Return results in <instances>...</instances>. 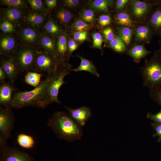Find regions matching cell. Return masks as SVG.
I'll return each mask as SVG.
<instances>
[{
  "instance_id": "cell-30",
  "label": "cell",
  "mask_w": 161,
  "mask_h": 161,
  "mask_svg": "<svg viewBox=\"0 0 161 161\" xmlns=\"http://www.w3.org/2000/svg\"><path fill=\"white\" fill-rule=\"evenodd\" d=\"M41 74L35 72H27L25 76V80L28 84L36 87L40 83Z\"/></svg>"
},
{
  "instance_id": "cell-12",
  "label": "cell",
  "mask_w": 161,
  "mask_h": 161,
  "mask_svg": "<svg viewBox=\"0 0 161 161\" xmlns=\"http://www.w3.org/2000/svg\"><path fill=\"white\" fill-rule=\"evenodd\" d=\"M154 35L153 30L148 24L137 23L134 28V38L136 44H149Z\"/></svg>"
},
{
  "instance_id": "cell-47",
  "label": "cell",
  "mask_w": 161,
  "mask_h": 161,
  "mask_svg": "<svg viewBox=\"0 0 161 161\" xmlns=\"http://www.w3.org/2000/svg\"><path fill=\"white\" fill-rule=\"evenodd\" d=\"M7 139L2 135L0 134V151L1 150L7 146Z\"/></svg>"
},
{
  "instance_id": "cell-29",
  "label": "cell",
  "mask_w": 161,
  "mask_h": 161,
  "mask_svg": "<svg viewBox=\"0 0 161 161\" xmlns=\"http://www.w3.org/2000/svg\"><path fill=\"white\" fill-rule=\"evenodd\" d=\"M109 45L111 48L119 53H124L127 50L126 45L117 35H115L113 39L109 43Z\"/></svg>"
},
{
  "instance_id": "cell-1",
  "label": "cell",
  "mask_w": 161,
  "mask_h": 161,
  "mask_svg": "<svg viewBox=\"0 0 161 161\" xmlns=\"http://www.w3.org/2000/svg\"><path fill=\"white\" fill-rule=\"evenodd\" d=\"M56 71L47 73L45 79L33 89L15 92L9 108L19 109L29 106L43 108L46 107L50 104L48 90Z\"/></svg>"
},
{
  "instance_id": "cell-32",
  "label": "cell",
  "mask_w": 161,
  "mask_h": 161,
  "mask_svg": "<svg viewBox=\"0 0 161 161\" xmlns=\"http://www.w3.org/2000/svg\"><path fill=\"white\" fill-rule=\"evenodd\" d=\"M56 16L58 21L63 24L68 23L72 17L71 13L69 11L62 8L58 10Z\"/></svg>"
},
{
  "instance_id": "cell-37",
  "label": "cell",
  "mask_w": 161,
  "mask_h": 161,
  "mask_svg": "<svg viewBox=\"0 0 161 161\" xmlns=\"http://www.w3.org/2000/svg\"><path fill=\"white\" fill-rule=\"evenodd\" d=\"M93 47L99 49L102 51L101 46L103 38L101 34L98 32H95L92 34Z\"/></svg>"
},
{
  "instance_id": "cell-6",
  "label": "cell",
  "mask_w": 161,
  "mask_h": 161,
  "mask_svg": "<svg viewBox=\"0 0 161 161\" xmlns=\"http://www.w3.org/2000/svg\"><path fill=\"white\" fill-rule=\"evenodd\" d=\"M15 33L20 44L36 48L42 30L30 25L21 23L16 29Z\"/></svg>"
},
{
  "instance_id": "cell-48",
  "label": "cell",
  "mask_w": 161,
  "mask_h": 161,
  "mask_svg": "<svg viewBox=\"0 0 161 161\" xmlns=\"http://www.w3.org/2000/svg\"><path fill=\"white\" fill-rule=\"evenodd\" d=\"M7 78L6 74L1 67L0 66V81L1 83L5 82V79Z\"/></svg>"
},
{
  "instance_id": "cell-13",
  "label": "cell",
  "mask_w": 161,
  "mask_h": 161,
  "mask_svg": "<svg viewBox=\"0 0 161 161\" xmlns=\"http://www.w3.org/2000/svg\"><path fill=\"white\" fill-rule=\"evenodd\" d=\"M49 17V13H41L32 10L24 12L22 23L30 25L42 29Z\"/></svg>"
},
{
  "instance_id": "cell-20",
  "label": "cell",
  "mask_w": 161,
  "mask_h": 161,
  "mask_svg": "<svg viewBox=\"0 0 161 161\" xmlns=\"http://www.w3.org/2000/svg\"><path fill=\"white\" fill-rule=\"evenodd\" d=\"M145 45L144 44H134L130 49L127 50L126 53L132 58L135 63H138L142 58H145L151 53V51L146 49Z\"/></svg>"
},
{
  "instance_id": "cell-27",
  "label": "cell",
  "mask_w": 161,
  "mask_h": 161,
  "mask_svg": "<svg viewBox=\"0 0 161 161\" xmlns=\"http://www.w3.org/2000/svg\"><path fill=\"white\" fill-rule=\"evenodd\" d=\"M0 2L2 5L7 7L17 8L23 11L27 8L28 3L27 1L23 0H0Z\"/></svg>"
},
{
  "instance_id": "cell-39",
  "label": "cell",
  "mask_w": 161,
  "mask_h": 161,
  "mask_svg": "<svg viewBox=\"0 0 161 161\" xmlns=\"http://www.w3.org/2000/svg\"><path fill=\"white\" fill-rule=\"evenodd\" d=\"M103 33L106 41L109 43L113 39L115 35L113 30L110 27L105 28L103 31Z\"/></svg>"
},
{
  "instance_id": "cell-22",
  "label": "cell",
  "mask_w": 161,
  "mask_h": 161,
  "mask_svg": "<svg viewBox=\"0 0 161 161\" xmlns=\"http://www.w3.org/2000/svg\"><path fill=\"white\" fill-rule=\"evenodd\" d=\"M76 56L78 57L80 60V63L79 66L76 68L72 69L71 71L75 72L85 71L89 72L99 78L100 75L97 72L95 67L92 62L86 58L78 55Z\"/></svg>"
},
{
  "instance_id": "cell-42",
  "label": "cell",
  "mask_w": 161,
  "mask_h": 161,
  "mask_svg": "<svg viewBox=\"0 0 161 161\" xmlns=\"http://www.w3.org/2000/svg\"><path fill=\"white\" fill-rule=\"evenodd\" d=\"M146 117L147 118L154 121V123H161V109L159 112L154 114L148 112Z\"/></svg>"
},
{
  "instance_id": "cell-38",
  "label": "cell",
  "mask_w": 161,
  "mask_h": 161,
  "mask_svg": "<svg viewBox=\"0 0 161 161\" xmlns=\"http://www.w3.org/2000/svg\"><path fill=\"white\" fill-rule=\"evenodd\" d=\"M98 21L100 25L103 27L110 24L112 22V19L109 15L104 14L100 16L98 19Z\"/></svg>"
},
{
  "instance_id": "cell-9",
  "label": "cell",
  "mask_w": 161,
  "mask_h": 161,
  "mask_svg": "<svg viewBox=\"0 0 161 161\" xmlns=\"http://www.w3.org/2000/svg\"><path fill=\"white\" fill-rule=\"evenodd\" d=\"M15 118L11 109L0 108V134L7 139L10 138L15 124Z\"/></svg>"
},
{
  "instance_id": "cell-17",
  "label": "cell",
  "mask_w": 161,
  "mask_h": 161,
  "mask_svg": "<svg viewBox=\"0 0 161 161\" xmlns=\"http://www.w3.org/2000/svg\"><path fill=\"white\" fill-rule=\"evenodd\" d=\"M57 38L46 34L42 31L39 42L38 48L47 52L57 55Z\"/></svg>"
},
{
  "instance_id": "cell-44",
  "label": "cell",
  "mask_w": 161,
  "mask_h": 161,
  "mask_svg": "<svg viewBox=\"0 0 161 161\" xmlns=\"http://www.w3.org/2000/svg\"><path fill=\"white\" fill-rule=\"evenodd\" d=\"M129 0H117L116 1L115 9L120 11L124 9L126 6Z\"/></svg>"
},
{
  "instance_id": "cell-15",
  "label": "cell",
  "mask_w": 161,
  "mask_h": 161,
  "mask_svg": "<svg viewBox=\"0 0 161 161\" xmlns=\"http://www.w3.org/2000/svg\"><path fill=\"white\" fill-rule=\"evenodd\" d=\"M71 117L81 127L84 126L89 118L92 115L90 108L86 106L76 109L65 106Z\"/></svg>"
},
{
  "instance_id": "cell-24",
  "label": "cell",
  "mask_w": 161,
  "mask_h": 161,
  "mask_svg": "<svg viewBox=\"0 0 161 161\" xmlns=\"http://www.w3.org/2000/svg\"><path fill=\"white\" fill-rule=\"evenodd\" d=\"M42 30L44 32L55 38L64 31L49 16Z\"/></svg>"
},
{
  "instance_id": "cell-7",
  "label": "cell",
  "mask_w": 161,
  "mask_h": 161,
  "mask_svg": "<svg viewBox=\"0 0 161 161\" xmlns=\"http://www.w3.org/2000/svg\"><path fill=\"white\" fill-rule=\"evenodd\" d=\"M63 61L58 56L38 48L35 61V72L40 73L46 72L47 73L54 72Z\"/></svg>"
},
{
  "instance_id": "cell-45",
  "label": "cell",
  "mask_w": 161,
  "mask_h": 161,
  "mask_svg": "<svg viewBox=\"0 0 161 161\" xmlns=\"http://www.w3.org/2000/svg\"><path fill=\"white\" fill-rule=\"evenodd\" d=\"M44 1L49 11V10L55 7L57 1L56 0H45Z\"/></svg>"
},
{
  "instance_id": "cell-16",
  "label": "cell",
  "mask_w": 161,
  "mask_h": 161,
  "mask_svg": "<svg viewBox=\"0 0 161 161\" xmlns=\"http://www.w3.org/2000/svg\"><path fill=\"white\" fill-rule=\"evenodd\" d=\"M0 64L6 74L9 82L13 83L21 72L17 65L12 57L1 59Z\"/></svg>"
},
{
  "instance_id": "cell-5",
  "label": "cell",
  "mask_w": 161,
  "mask_h": 161,
  "mask_svg": "<svg viewBox=\"0 0 161 161\" xmlns=\"http://www.w3.org/2000/svg\"><path fill=\"white\" fill-rule=\"evenodd\" d=\"M38 48L18 45L11 57L21 72H35V61Z\"/></svg>"
},
{
  "instance_id": "cell-11",
  "label": "cell",
  "mask_w": 161,
  "mask_h": 161,
  "mask_svg": "<svg viewBox=\"0 0 161 161\" xmlns=\"http://www.w3.org/2000/svg\"><path fill=\"white\" fill-rule=\"evenodd\" d=\"M0 161H34L28 154L20 149L8 146L0 151Z\"/></svg>"
},
{
  "instance_id": "cell-19",
  "label": "cell",
  "mask_w": 161,
  "mask_h": 161,
  "mask_svg": "<svg viewBox=\"0 0 161 161\" xmlns=\"http://www.w3.org/2000/svg\"><path fill=\"white\" fill-rule=\"evenodd\" d=\"M10 82L1 83L0 86V104L5 107L9 108L12 101L15 87Z\"/></svg>"
},
{
  "instance_id": "cell-31",
  "label": "cell",
  "mask_w": 161,
  "mask_h": 161,
  "mask_svg": "<svg viewBox=\"0 0 161 161\" xmlns=\"http://www.w3.org/2000/svg\"><path fill=\"white\" fill-rule=\"evenodd\" d=\"M30 5L32 10L39 13H46L48 10L43 1L41 0H26Z\"/></svg>"
},
{
  "instance_id": "cell-23",
  "label": "cell",
  "mask_w": 161,
  "mask_h": 161,
  "mask_svg": "<svg viewBox=\"0 0 161 161\" xmlns=\"http://www.w3.org/2000/svg\"><path fill=\"white\" fill-rule=\"evenodd\" d=\"M114 19L116 23L120 26L134 28L137 24L131 18L126 10V7L115 14Z\"/></svg>"
},
{
  "instance_id": "cell-41",
  "label": "cell",
  "mask_w": 161,
  "mask_h": 161,
  "mask_svg": "<svg viewBox=\"0 0 161 161\" xmlns=\"http://www.w3.org/2000/svg\"><path fill=\"white\" fill-rule=\"evenodd\" d=\"M78 47V45L75 40L72 38L69 39L68 43V55L67 59H68L72 52Z\"/></svg>"
},
{
  "instance_id": "cell-34",
  "label": "cell",
  "mask_w": 161,
  "mask_h": 161,
  "mask_svg": "<svg viewBox=\"0 0 161 161\" xmlns=\"http://www.w3.org/2000/svg\"><path fill=\"white\" fill-rule=\"evenodd\" d=\"M71 27L76 31H82L89 29L91 28V26L89 24L84 21L78 19L72 24Z\"/></svg>"
},
{
  "instance_id": "cell-43",
  "label": "cell",
  "mask_w": 161,
  "mask_h": 161,
  "mask_svg": "<svg viewBox=\"0 0 161 161\" xmlns=\"http://www.w3.org/2000/svg\"><path fill=\"white\" fill-rule=\"evenodd\" d=\"M152 126L155 131V134H153V136L154 137L158 136V141L160 142L161 141V123L158 124L154 123H151Z\"/></svg>"
},
{
  "instance_id": "cell-50",
  "label": "cell",
  "mask_w": 161,
  "mask_h": 161,
  "mask_svg": "<svg viewBox=\"0 0 161 161\" xmlns=\"http://www.w3.org/2000/svg\"></svg>"
},
{
  "instance_id": "cell-3",
  "label": "cell",
  "mask_w": 161,
  "mask_h": 161,
  "mask_svg": "<svg viewBox=\"0 0 161 161\" xmlns=\"http://www.w3.org/2000/svg\"><path fill=\"white\" fill-rule=\"evenodd\" d=\"M140 69L144 86L150 90L161 86V57L158 49L150 59H145Z\"/></svg>"
},
{
  "instance_id": "cell-18",
  "label": "cell",
  "mask_w": 161,
  "mask_h": 161,
  "mask_svg": "<svg viewBox=\"0 0 161 161\" xmlns=\"http://www.w3.org/2000/svg\"><path fill=\"white\" fill-rule=\"evenodd\" d=\"M147 24L150 26L154 35L161 37V4L154 7Z\"/></svg>"
},
{
  "instance_id": "cell-28",
  "label": "cell",
  "mask_w": 161,
  "mask_h": 161,
  "mask_svg": "<svg viewBox=\"0 0 161 161\" xmlns=\"http://www.w3.org/2000/svg\"><path fill=\"white\" fill-rule=\"evenodd\" d=\"M17 140L21 147L26 149L32 148L35 144V141L33 137L24 134H19L17 136Z\"/></svg>"
},
{
  "instance_id": "cell-36",
  "label": "cell",
  "mask_w": 161,
  "mask_h": 161,
  "mask_svg": "<svg viewBox=\"0 0 161 161\" xmlns=\"http://www.w3.org/2000/svg\"><path fill=\"white\" fill-rule=\"evenodd\" d=\"M149 95L153 100L161 106V86L150 90Z\"/></svg>"
},
{
  "instance_id": "cell-26",
  "label": "cell",
  "mask_w": 161,
  "mask_h": 161,
  "mask_svg": "<svg viewBox=\"0 0 161 161\" xmlns=\"http://www.w3.org/2000/svg\"><path fill=\"white\" fill-rule=\"evenodd\" d=\"M113 0H95L89 4L90 7L95 10L106 13L109 11V7L113 4Z\"/></svg>"
},
{
  "instance_id": "cell-8",
  "label": "cell",
  "mask_w": 161,
  "mask_h": 161,
  "mask_svg": "<svg viewBox=\"0 0 161 161\" xmlns=\"http://www.w3.org/2000/svg\"><path fill=\"white\" fill-rule=\"evenodd\" d=\"M71 65L65 61H63L57 70L48 90V98L50 103H56L61 104L58 98L59 90L65 83V77L71 71Z\"/></svg>"
},
{
  "instance_id": "cell-4",
  "label": "cell",
  "mask_w": 161,
  "mask_h": 161,
  "mask_svg": "<svg viewBox=\"0 0 161 161\" xmlns=\"http://www.w3.org/2000/svg\"><path fill=\"white\" fill-rule=\"evenodd\" d=\"M161 4V0H130L126 10L132 19L137 23L147 24L154 7Z\"/></svg>"
},
{
  "instance_id": "cell-14",
  "label": "cell",
  "mask_w": 161,
  "mask_h": 161,
  "mask_svg": "<svg viewBox=\"0 0 161 161\" xmlns=\"http://www.w3.org/2000/svg\"><path fill=\"white\" fill-rule=\"evenodd\" d=\"M25 11L12 7L2 8L0 11V21H6L11 23L16 29L21 24Z\"/></svg>"
},
{
  "instance_id": "cell-33",
  "label": "cell",
  "mask_w": 161,
  "mask_h": 161,
  "mask_svg": "<svg viewBox=\"0 0 161 161\" xmlns=\"http://www.w3.org/2000/svg\"><path fill=\"white\" fill-rule=\"evenodd\" d=\"M82 20L85 22L94 23L95 22V14L93 11L89 10H84L80 15Z\"/></svg>"
},
{
  "instance_id": "cell-46",
  "label": "cell",
  "mask_w": 161,
  "mask_h": 161,
  "mask_svg": "<svg viewBox=\"0 0 161 161\" xmlns=\"http://www.w3.org/2000/svg\"><path fill=\"white\" fill-rule=\"evenodd\" d=\"M78 0H65L63 1L64 4L69 7H73L77 6L79 3Z\"/></svg>"
},
{
  "instance_id": "cell-35",
  "label": "cell",
  "mask_w": 161,
  "mask_h": 161,
  "mask_svg": "<svg viewBox=\"0 0 161 161\" xmlns=\"http://www.w3.org/2000/svg\"><path fill=\"white\" fill-rule=\"evenodd\" d=\"M0 23V29L3 33H12L16 31L13 25L11 23L6 21H1Z\"/></svg>"
},
{
  "instance_id": "cell-49",
  "label": "cell",
  "mask_w": 161,
  "mask_h": 161,
  "mask_svg": "<svg viewBox=\"0 0 161 161\" xmlns=\"http://www.w3.org/2000/svg\"><path fill=\"white\" fill-rule=\"evenodd\" d=\"M159 44L160 46V48L159 49H158V52H159V53L161 57V40H159Z\"/></svg>"
},
{
  "instance_id": "cell-10",
  "label": "cell",
  "mask_w": 161,
  "mask_h": 161,
  "mask_svg": "<svg viewBox=\"0 0 161 161\" xmlns=\"http://www.w3.org/2000/svg\"><path fill=\"white\" fill-rule=\"evenodd\" d=\"M19 44L15 32L8 34L3 33L0 38V54L11 57Z\"/></svg>"
},
{
  "instance_id": "cell-40",
  "label": "cell",
  "mask_w": 161,
  "mask_h": 161,
  "mask_svg": "<svg viewBox=\"0 0 161 161\" xmlns=\"http://www.w3.org/2000/svg\"><path fill=\"white\" fill-rule=\"evenodd\" d=\"M88 35L87 31H76L73 34V38L75 41L80 42H83L87 39Z\"/></svg>"
},
{
  "instance_id": "cell-2",
  "label": "cell",
  "mask_w": 161,
  "mask_h": 161,
  "mask_svg": "<svg viewBox=\"0 0 161 161\" xmlns=\"http://www.w3.org/2000/svg\"><path fill=\"white\" fill-rule=\"evenodd\" d=\"M47 125L51 128L58 138L69 142L80 140L83 134L82 127L69 114L63 112H55L49 119Z\"/></svg>"
},
{
  "instance_id": "cell-25",
  "label": "cell",
  "mask_w": 161,
  "mask_h": 161,
  "mask_svg": "<svg viewBox=\"0 0 161 161\" xmlns=\"http://www.w3.org/2000/svg\"><path fill=\"white\" fill-rule=\"evenodd\" d=\"M134 28L120 26L117 28V34L126 46L130 44L133 36Z\"/></svg>"
},
{
  "instance_id": "cell-21",
  "label": "cell",
  "mask_w": 161,
  "mask_h": 161,
  "mask_svg": "<svg viewBox=\"0 0 161 161\" xmlns=\"http://www.w3.org/2000/svg\"><path fill=\"white\" fill-rule=\"evenodd\" d=\"M57 55L63 61H65L68 55V36L64 31L57 37Z\"/></svg>"
}]
</instances>
